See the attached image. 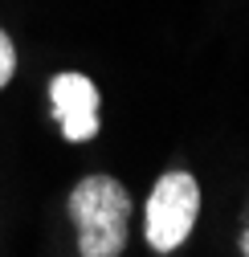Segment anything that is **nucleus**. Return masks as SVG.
<instances>
[{
  "label": "nucleus",
  "instance_id": "obj_4",
  "mask_svg": "<svg viewBox=\"0 0 249 257\" xmlns=\"http://www.w3.org/2000/svg\"><path fill=\"white\" fill-rule=\"evenodd\" d=\"M13 70H17V49H13V41H9V33L0 29V90L9 86V78H13Z\"/></svg>",
  "mask_w": 249,
  "mask_h": 257
},
{
  "label": "nucleus",
  "instance_id": "obj_3",
  "mask_svg": "<svg viewBox=\"0 0 249 257\" xmlns=\"http://www.w3.org/2000/svg\"><path fill=\"white\" fill-rule=\"evenodd\" d=\"M49 102L61 135L70 143H86L98 135V90L86 74H57L49 82Z\"/></svg>",
  "mask_w": 249,
  "mask_h": 257
},
{
  "label": "nucleus",
  "instance_id": "obj_2",
  "mask_svg": "<svg viewBox=\"0 0 249 257\" xmlns=\"http://www.w3.org/2000/svg\"><path fill=\"white\" fill-rule=\"evenodd\" d=\"M200 216V188L188 172H164L147 196V245L155 253H172L188 241Z\"/></svg>",
  "mask_w": 249,
  "mask_h": 257
},
{
  "label": "nucleus",
  "instance_id": "obj_1",
  "mask_svg": "<svg viewBox=\"0 0 249 257\" xmlns=\"http://www.w3.org/2000/svg\"><path fill=\"white\" fill-rule=\"evenodd\" d=\"M70 216L78 224L82 257H118L127 249L131 192L114 176H86L70 192Z\"/></svg>",
  "mask_w": 249,
  "mask_h": 257
},
{
  "label": "nucleus",
  "instance_id": "obj_5",
  "mask_svg": "<svg viewBox=\"0 0 249 257\" xmlns=\"http://www.w3.org/2000/svg\"><path fill=\"white\" fill-rule=\"evenodd\" d=\"M241 253L249 257V216H245V229H241Z\"/></svg>",
  "mask_w": 249,
  "mask_h": 257
}]
</instances>
